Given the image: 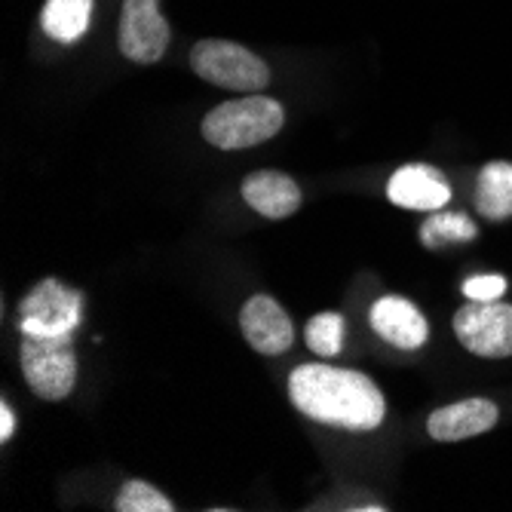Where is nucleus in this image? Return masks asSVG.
<instances>
[{
	"mask_svg": "<svg viewBox=\"0 0 512 512\" xmlns=\"http://www.w3.org/2000/svg\"><path fill=\"white\" fill-rule=\"evenodd\" d=\"M92 10L96 0H46L40 10V28L56 43H74L89 31Z\"/></svg>",
	"mask_w": 512,
	"mask_h": 512,
	"instance_id": "14",
	"label": "nucleus"
},
{
	"mask_svg": "<svg viewBox=\"0 0 512 512\" xmlns=\"http://www.w3.org/2000/svg\"><path fill=\"white\" fill-rule=\"evenodd\" d=\"M506 286H509L506 276L482 273V276H470L467 283H463V295H467V301H500Z\"/></svg>",
	"mask_w": 512,
	"mask_h": 512,
	"instance_id": "18",
	"label": "nucleus"
},
{
	"mask_svg": "<svg viewBox=\"0 0 512 512\" xmlns=\"http://www.w3.org/2000/svg\"><path fill=\"white\" fill-rule=\"evenodd\" d=\"M454 338L482 359L512 356V304L470 301L454 313Z\"/></svg>",
	"mask_w": 512,
	"mask_h": 512,
	"instance_id": "6",
	"label": "nucleus"
},
{
	"mask_svg": "<svg viewBox=\"0 0 512 512\" xmlns=\"http://www.w3.org/2000/svg\"><path fill=\"white\" fill-rule=\"evenodd\" d=\"M169 22L160 13V0H123L117 46L135 65H154L166 56Z\"/></svg>",
	"mask_w": 512,
	"mask_h": 512,
	"instance_id": "7",
	"label": "nucleus"
},
{
	"mask_svg": "<svg viewBox=\"0 0 512 512\" xmlns=\"http://www.w3.org/2000/svg\"><path fill=\"white\" fill-rule=\"evenodd\" d=\"M83 298L62 279H40L19 304V332L31 338H74Z\"/></svg>",
	"mask_w": 512,
	"mask_h": 512,
	"instance_id": "5",
	"label": "nucleus"
},
{
	"mask_svg": "<svg viewBox=\"0 0 512 512\" xmlns=\"http://www.w3.org/2000/svg\"><path fill=\"white\" fill-rule=\"evenodd\" d=\"M114 509L117 512H172L175 503L157 491L151 482H142V479H129L117 497H114Z\"/></svg>",
	"mask_w": 512,
	"mask_h": 512,
	"instance_id": "17",
	"label": "nucleus"
},
{
	"mask_svg": "<svg viewBox=\"0 0 512 512\" xmlns=\"http://www.w3.org/2000/svg\"><path fill=\"white\" fill-rule=\"evenodd\" d=\"M304 341L316 356H338L344 350V316L335 310H325L313 316L304 329Z\"/></svg>",
	"mask_w": 512,
	"mask_h": 512,
	"instance_id": "16",
	"label": "nucleus"
},
{
	"mask_svg": "<svg viewBox=\"0 0 512 512\" xmlns=\"http://www.w3.org/2000/svg\"><path fill=\"white\" fill-rule=\"evenodd\" d=\"M22 375L34 396L46 402H62L77 384V353L71 338H31L22 335L19 344Z\"/></svg>",
	"mask_w": 512,
	"mask_h": 512,
	"instance_id": "4",
	"label": "nucleus"
},
{
	"mask_svg": "<svg viewBox=\"0 0 512 512\" xmlns=\"http://www.w3.org/2000/svg\"><path fill=\"white\" fill-rule=\"evenodd\" d=\"M497 421H500L497 402L479 396V399H463V402L436 408L427 421V433L436 442H463V439H476L494 430Z\"/></svg>",
	"mask_w": 512,
	"mask_h": 512,
	"instance_id": "10",
	"label": "nucleus"
},
{
	"mask_svg": "<svg viewBox=\"0 0 512 512\" xmlns=\"http://www.w3.org/2000/svg\"><path fill=\"white\" fill-rule=\"evenodd\" d=\"M289 399L310 421L350 433L378 430L387 417V399L375 381L362 371L325 362H307L292 371Z\"/></svg>",
	"mask_w": 512,
	"mask_h": 512,
	"instance_id": "1",
	"label": "nucleus"
},
{
	"mask_svg": "<svg viewBox=\"0 0 512 512\" xmlns=\"http://www.w3.org/2000/svg\"><path fill=\"white\" fill-rule=\"evenodd\" d=\"M240 194L249 203V209H255L261 218H270V221H283L301 209V188L286 172L258 169L243 178Z\"/></svg>",
	"mask_w": 512,
	"mask_h": 512,
	"instance_id": "12",
	"label": "nucleus"
},
{
	"mask_svg": "<svg viewBox=\"0 0 512 512\" xmlns=\"http://www.w3.org/2000/svg\"><path fill=\"white\" fill-rule=\"evenodd\" d=\"M13 433H16V414H13V408L4 402V405H0V442H10Z\"/></svg>",
	"mask_w": 512,
	"mask_h": 512,
	"instance_id": "19",
	"label": "nucleus"
},
{
	"mask_svg": "<svg viewBox=\"0 0 512 512\" xmlns=\"http://www.w3.org/2000/svg\"><path fill=\"white\" fill-rule=\"evenodd\" d=\"M371 329L399 350H417L430 338V325L424 313L399 295L375 301V307H371Z\"/></svg>",
	"mask_w": 512,
	"mask_h": 512,
	"instance_id": "11",
	"label": "nucleus"
},
{
	"mask_svg": "<svg viewBox=\"0 0 512 512\" xmlns=\"http://www.w3.org/2000/svg\"><path fill=\"white\" fill-rule=\"evenodd\" d=\"M191 68L206 83L237 92H255L270 83V68L243 43L206 37L191 46Z\"/></svg>",
	"mask_w": 512,
	"mask_h": 512,
	"instance_id": "3",
	"label": "nucleus"
},
{
	"mask_svg": "<svg viewBox=\"0 0 512 512\" xmlns=\"http://www.w3.org/2000/svg\"><path fill=\"white\" fill-rule=\"evenodd\" d=\"M476 209L488 221L512 218V163L491 160L476 178Z\"/></svg>",
	"mask_w": 512,
	"mask_h": 512,
	"instance_id": "13",
	"label": "nucleus"
},
{
	"mask_svg": "<svg viewBox=\"0 0 512 512\" xmlns=\"http://www.w3.org/2000/svg\"><path fill=\"white\" fill-rule=\"evenodd\" d=\"M286 111L276 99L249 92V96L230 99L215 105L203 117V138L218 151H246L255 145H264L283 129Z\"/></svg>",
	"mask_w": 512,
	"mask_h": 512,
	"instance_id": "2",
	"label": "nucleus"
},
{
	"mask_svg": "<svg viewBox=\"0 0 512 512\" xmlns=\"http://www.w3.org/2000/svg\"><path fill=\"white\" fill-rule=\"evenodd\" d=\"M240 329L252 350L261 356H279L286 353L295 341V325L283 304L273 301L270 295H252L240 310Z\"/></svg>",
	"mask_w": 512,
	"mask_h": 512,
	"instance_id": "9",
	"label": "nucleus"
},
{
	"mask_svg": "<svg viewBox=\"0 0 512 512\" xmlns=\"http://www.w3.org/2000/svg\"><path fill=\"white\" fill-rule=\"evenodd\" d=\"M479 227L467 212H433L421 224V243L427 249H445L451 243H473Z\"/></svg>",
	"mask_w": 512,
	"mask_h": 512,
	"instance_id": "15",
	"label": "nucleus"
},
{
	"mask_svg": "<svg viewBox=\"0 0 512 512\" xmlns=\"http://www.w3.org/2000/svg\"><path fill=\"white\" fill-rule=\"evenodd\" d=\"M387 197L399 209L414 212H439L451 203V184L448 178L427 163H408L396 169L387 181Z\"/></svg>",
	"mask_w": 512,
	"mask_h": 512,
	"instance_id": "8",
	"label": "nucleus"
}]
</instances>
